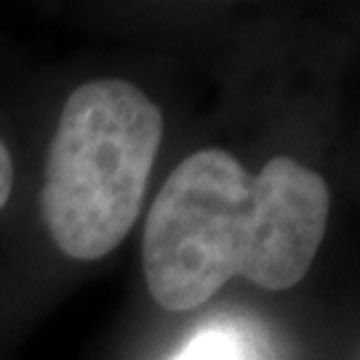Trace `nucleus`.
I'll return each mask as SVG.
<instances>
[{"mask_svg": "<svg viewBox=\"0 0 360 360\" xmlns=\"http://www.w3.org/2000/svg\"><path fill=\"white\" fill-rule=\"evenodd\" d=\"M331 195L318 171L288 155L257 176L235 155L200 150L155 195L144 224V281L163 309L206 304L240 275L267 291L294 288L326 238Z\"/></svg>", "mask_w": 360, "mask_h": 360, "instance_id": "f257e3e1", "label": "nucleus"}, {"mask_svg": "<svg viewBox=\"0 0 360 360\" xmlns=\"http://www.w3.org/2000/svg\"><path fill=\"white\" fill-rule=\"evenodd\" d=\"M160 139L158 104L129 80L99 77L70 94L43 179V219L67 257L91 262L123 243Z\"/></svg>", "mask_w": 360, "mask_h": 360, "instance_id": "f03ea898", "label": "nucleus"}, {"mask_svg": "<svg viewBox=\"0 0 360 360\" xmlns=\"http://www.w3.org/2000/svg\"><path fill=\"white\" fill-rule=\"evenodd\" d=\"M174 360H240V352L230 334L206 331V334L195 336Z\"/></svg>", "mask_w": 360, "mask_h": 360, "instance_id": "7ed1b4c3", "label": "nucleus"}, {"mask_svg": "<svg viewBox=\"0 0 360 360\" xmlns=\"http://www.w3.org/2000/svg\"><path fill=\"white\" fill-rule=\"evenodd\" d=\"M11 187H13V163L8 150H6V144L0 139V208L6 206V200L11 195Z\"/></svg>", "mask_w": 360, "mask_h": 360, "instance_id": "20e7f679", "label": "nucleus"}]
</instances>
